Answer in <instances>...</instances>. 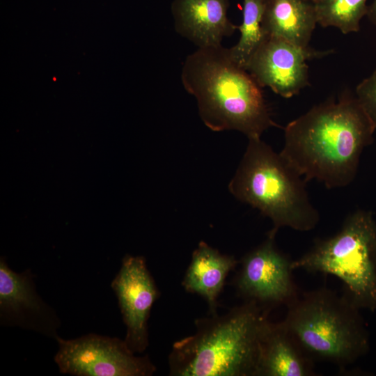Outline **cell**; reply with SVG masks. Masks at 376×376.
<instances>
[{"label": "cell", "instance_id": "6da1fadb", "mask_svg": "<svg viewBox=\"0 0 376 376\" xmlns=\"http://www.w3.org/2000/svg\"><path fill=\"white\" fill-rule=\"evenodd\" d=\"M281 155L308 182L343 188L354 180L376 130L356 95L345 92L313 107L283 128Z\"/></svg>", "mask_w": 376, "mask_h": 376}, {"label": "cell", "instance_id": "7a4b0ae2", "mask_svg": "<svg viewBox=\"0 0 376 376\" xmlns=\"http://www.w3.org/2000/svg\"><path fill=\"white\" fill-rule=\"evenodd\" d=\"M181 81L197 102L204 124L216 132L237 130L260 138L272 119L261 86L222 45L198 48L185 59Z\"/></svg>", "mask_w": 376, "mask_h": 376}, {"label": "cell", "instance_id": "3957f363", "mask_svg": "<svg viewBox=\"0 0 376 376\" xmlns=\"http://www.w3.org/2000/svg\"><path fill=\"white\" fill-rule=\"evenodd\" d=\"M268 311L245 301L227 313L196 320L194 334L175 342L169 356L173 376H256Z\"/></svg>", "mask_w": 376, "mask_h": 376}, {"label": "cell", "instance_id": "277c9868", "mask_svg": "<svg viewBox=\"0 0 376 376\" xmlns=\"http://www.w3.org/2000/svg\"><path fill=\"white\" fill-rule=\"evenodd\" d=\"M228 189L238 200L258 209L273 224L269 234L289 227L308 231L316 227L320 214L311 203L307 182L281 153L260 138H249Z\"/></svg>", "mask_w": 376, "mask_h": 376}, {"label": "cell", "instance_id": "5b68a950", "mask_svg": "<svg viewBox=\"0 0 376 376\" xmlns=\"http://www.w3.org/2000/svg\"><path fill=\"white\" fill-rule=\"evenodd\" d=\"M287 307L283 322L312 361L343 368L368 350L359 308L345 295L320 288L299 292Z\"/></svg>", "mask_w": 376, "mask_h": 376}, {"label": "cell", "instance_id": "8992f818", "mask_svg": "<svg viewBox=\"0 0 376 376\" xmlns=\"http://www.w3.org/2000/svg\"><path fill=\"white\" fill-rule=\"evenodd\" d=\"M292 267L340 279L344 293L359 309L376 310V221L371 211L357 210L331 237L316 239Z\"/></svg>", "mask_w": 376, "mask_h": 376}, {"label": "cell", "instance_id": "52a82bcc", "mask_svg": "<svg viewBox=\"0 0 376 376\" xmlns=\"http://www.w3.org/2000/svg\"><path fill=\"white\" fill-rule=\"evenodd\" d=\"M58 345L54 360L59 372L75 376H150L156 366L149 357H136L124 340L96 334L65 340Z\"/></svg>", "mask_w": 376, "mask_h": 376}, {"label": "cell", "instance_id": "ba28073f", "mask_svg": "<svg viewBox=\"0 0 376 376\" xmlns=\"http://www.w3.org/2000/svg\"><path fill=\"white\" fill-rule=\"evenodd\" d=\"M275 236L267 234L265 241L242 258L235 281L240 295L268 311L272 306H288L299 293L292 274V260L277 249Z\"/></svg>", "mask_w": 376, "mask_h": 376}, {"label": "cell", "instance_id": "9c48e42d", "mask_svg": "<svg viewBox=\"0 0 376 376\" xmlns=\"http://www.w3.org/2000/svg\"><path fill=\"white\" fill-rule=\"evenodd\" d=\"M111 287L127 329L124 340L133 353H142L149 345L150 311L160 296L144 257L125 255Z\"/></svg>", "mask_w": 376, "mask_h": 376}, {"label": "cell", "instance_id": "30bf717a", "mask_svg": "<svg viewBox=\"0 0 376 376\" xmlns=\"http://www.w3.org/2000/svg\"><path fill=\"white\" fill-rule=\"evenodd\" d=\"M333 51L302 47L284 39L267 36L249 60L246 70L261 87L290 98L308 84L307 61Z\"/></svg>", "mask_w": 376, "mask_h": 376}, {"label": "cell", "instance_id": "8fae6325", "mask_svg": "<svg viewBox=\"0 0 376 376\" xmlns=\"http://www.w3.org/2000/svg\"><path fill=\"white\" fill-rule=\"evenodd\" d=\"M0 324L19 327L54 338L61 321L54 309L37 292L30 269L13 271L0 258Z\"/></svg>", "mask_w": 376, "mask_h": 376}, {"label": "cell", "instance_id": "7c38bea8", "mask_svg": "<svg viewBox=\"0 0 376 376\" xmlns=\"http://www.w3.org/2000/svg\"><path fill=\"white\" fill-rule=\"evenodd\" d=\"M229 4V0H173L175 29L198 48L221 45L237 29L228 17Z\"/></svg>", "mask_w": 376, "mask_h": 376}, {"label": "cell", "instance_id": "4fadbf2b", "mask_svg": "<svg viewBox=\"0 0 376 376\" xmlns=\"http://www.w3.org/2000/svg\"><path fill=\"white\" fill-rule=\"evenodd\" d=\"M313 362L283 321H267L260 339L256 376H313L315 375Z\"/></svg>", "mask_w": 376, "mask_h": 376}, {"label": "cell", "instance_id": "5bb4252c", "mask_svg": "<svg viewBox=\"0 0 376 376\" xmlns=\"http://www.w3.org/2000/svg\"><path fill=\"white\" fill-rule=\"evenodd\" d=\"M237 263L233 256L222 254L202 241L192 253L182 285L187 292L202 297L210 314H216L226 279Z\"/></svg>", "mask_w": 376, "mask_h": 376}, {"label": "cell", "instance_id": "9a60e30c", "mask_svg": "<svg viewBox=\"0 0 376 376\" xmlns=\"http://www.w3.org/2000/svg\"><path fill=\"white\" fill-rule=\"evenodd\" d=\"M317 24L313 0H264L262 26L267 36L308 47Z\"/></svg>", "mask_w": 376, "mask_h": 376}, {"label": "cell", "instance_id": "2e32d148", "mask_svg": "<svg viewBox=\"0 0 376 376\" xmlns=\"http://www.w3.org/2000/svg\"><path fill=\"white\" fill-rule=\"evenodd\" d=\"M263 10L264 0H243L242 22L237 26L240 37L229 52L233 60L244 69L267 38L262 26Z\"/></svg>", "mask_w": 376, "mask_h": 376}, {"label": "cell", "instance_id": "e0dca14e", "mask_svg": "<svg viewBox=\"0 0 376 376\" xmlns=\"http://www.w3.org/2000/svg\"><path fill=\"white\" fill-rule=\"evenodd\" d=\"M318 24L343 33L357 32L368 11L367 0H313Z\"/></svg>", "mask_w": 376, "mask_h": 376}, {"label": "cell", "instance_id": "ac0fdd59", "mask_svg": "<svg viewBox=\"0 0 376 376\" xmlns=\"http://www.w3.org/2000/svg\"><path fill=\"white\" fill-rule=\"evenodd\" d=\"M355 95L376 130V69L357 85Z\"/></svg>", "mask_w": 376, "mask_h": 376}, {"label": "cell", "instance_id": "d6986e66", "mask_svg": "<svg viewBox=\"0 0 376 376\" xmlns=\"http://www.w3.org/2000/svg\"><path fill=\"white\" fill-rule=\"evenodd\" d=\"M366 16L369 20L376 26V0H373L372 3L368 6Z\"/></svg>", "mask_w": 376, "mask_h": 376}]
</instances>
